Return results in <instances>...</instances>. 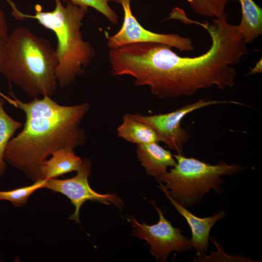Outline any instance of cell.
<instances>
[{"mask_svg": "<svg viewBox=\"0 0 262 262\" xmlns=\"http://www.w3.org/2000/svg\"><path fill=\"white\" fill-rule=\"evenodd\" d=\"M4 99L0 96V176L5 172L7 163L4 160V154L9 142L15 132L22 126V123L16 120L5 111Z\"/></svg>", "mask_w": 262, "mask_h": 262, "instance_id": "15", "label": "cell"}, {"mask_svg": "<svg viewBox=\"0 0 262 262\" xmlns=\"http://www.w3.org/2000/svg\"><path fill=\"white\" fill-rule=\"evenodd\" d=\"M136 152L147 175L156 178L166 173L168 167H174L177 164L170 151L157 142L137 145Z\"/></svg>", "mask_w": 262, "mask_h": 262, "instance_id": "11", "label": "cell"}, {"mask_svg": "<svg viewBox=\"0 0 262 262\" xmlns=\"http://www.w3.org/2000/svg\"><path fill=\"white\" fill-rule=\"evenodd\" d=\"M219 104H244L233 100L200 99L184 106L174 111L163 114L144 115L140 114H129L135 120L150 126L156 132L159 142H163L170 149L177 154L183 155V145L189 140V134L181 127L180 123L187 114L197 109Z\"/></svg>", "mask_w": 262, "mask_h": 262, "instance_id": "6", "label": "cell"}, {"mask_svg": "<svg viewBox=\"0 0 262 262\" xmlns=\"http://www.w3.org/2000/svg\"><path fill=\"white\" fill-rule=\"evenodd\" d=\"M91 160L86 158L75 176L66 179H48L45 188L60 193L70 199L75 211L69 218L80 223L79 213L82 205L87 200L98 201L107 205L111 203L121 207V199L114 194H100L90 186L88 177L91 174Z\"/></svg>", "mask_w": 262, "mask_h": 262, "instance_id": "9", "label": "cell"}, {"mask_svg": "<svg viewBox=\"0 0 262 262\" xmlns=\"http://www.w3.org/2000/svg\"><path fill=\"white\" fill-rule=\"evenodd\" d=\"M159 188L164 193L175 209L186 220L192 233L190 239L193 248L196 252L197 255H205L209 247L210 233L212 227L219 220L223 218L226 213L220 211L213 215L201 218L196 216L183 206L180 204L168 193L165 185L158 181Z\"/></svg>", "mask_w": 262, "mask_h": 262, "instance_id": "10", "label": "cell"}, {"mask_svg": "<svg viewBox=\"0 0 262 262\" xmlns=\"http://www.w3.org/2000/svg\"><path fill=\"white\" fill-rule=\"evenodd\" d=\"M1 9H0V11Z\"/></svg>", "mask_w": 262, "mask_h": 262, "instance_id": "22", "label": "cell"}, {"mask_svg": "<svg viewBox=\"0 0 262 262\" xmlns=\"http://www.w3.org/2000/svg\"><path fill=\"white\" fill-rule=\"evenodd\" d=\"M150 203L158 213V222L151 225L141 224L131 217L133 235L146 240L150 246L151 254L160 261H166L168 254L172 251L180 253L192 249L190 240L183 235L179 229L172 225L154 202Z\"/></svg>", "mask_w": 262, "mask_h": 262, "instance_id": "7", "label": "cell"}, {"mask_svg": "<svg viewBox=\"0 0 262 262\" xmlns=\"http://www.w3.org/2000/svg\"><path fill=\"white\" fill-rule=\"evenodd\" d=\"M196 14L220 18L227 14L225 8L227 0H186Z\"/></svg>", "mask_w": 262, "mask_h": 262, "instance_id": "17", "label": "cell"}, {"mask_svg": "<svg viewBox=\"0 0 262 262\" xmlns=\"http://www.w3.org/2000/svg\"><path fill=\"white\" fill-rule=\"evenodd\" d=\"M236 0L240 4L242 14L238 32L246 44L252 43L262 34V9L253 0Z\"/></svg>", "mask_w": 262, "mask_h": 262, "instance_id": "13", "label": "cell"}, {"mask_svg": "<svg viewBox=\"0 0 262 262\" xmlns=\"http://www.w3.org/2000/svg\"><path fill=\"white\" fill-rule=\"evenodd\" d=\"M53 10L44 11L40 5L35 6L33 15L19 11L11 1L12 14L18 19H36L45 28L54 33L57 39L55 53L58 65L55 72L57 83L62 88L72 84L77 77L84 72L95 55V49L84 40L81 27L88 8L61 0H54Z\"/></svg>", "mask_w": 262, "mask_h": 262, "instance_id": "3", "label": "cell"}, {"mask_svg": "<svg viewBox=\"0 0 262 262\" xmlns=\"http://www.w3.org/2000/svg\"><path fill=\"white\" fill-rule=\"evenodd\" d=\"M8 100L24 113L26 118L21 131L9 142L4 160L29 179H44L42 166L54 152L74 150L85 143L81 125L90 109L89 103L62 105L49 96L27 102Z\"/></svg>", "mask_w": 262, "mask_h": 262, "instance_id": "2", "label": "cell"}, {"mask_svg": "<svg viewBox=\"0 0 262 262\" xmlns=\"http://www.w3.org/2000/svg\"><path fill=\"white\" fill-rule=\"evenodd\" d=\"M58 61L49 41L18 26L9 34L2 73L10 83L33 98L55 94Z\"/></svg>", "mask_w": 262, "mask_h": 262, "instance_id": "4", "label": "cell"}, {"mask_svg": "<svg viewBox=\"0 0 262 262\" xmlns=\"http://www.w3.org/2000/svg\"><path fill=\"white\" fill-rule=\"evenodd\" d=\"M176 164L157 179L166 183L169 195L185 208L198 203L211 189L221 192V177L233 175L243 169L238 164L225 162L212 165L183 155H173Z\"/></svg>", "mask_w": 262, "mask_h": 262, "instance_id": "5", "label": "cell"}, {"mask_svg": "<svg viewBox=\"0 0 262 262\" xmlns=\"http://www.w3.org/2000/svg\"><path fill=\"white\" fill-rule=\"evenodd\" d=\"M228 17L215 18L211 23L191 20L207 31L212 41L209 49L197 56H180L162 43L129 45L124 56V73L135 79V86H147L162 99L191 96L212 87H233L237 73L232 66L239 63L248 49L237 25L229 23Z\"/></svg>", "mask_w": 262, "mask_h": 262, "instance_id": "1", "label": "cell"}, {"mask_svg": "<svg viewBox=\"0 0 262 262\" xmlns=\"http://www.w3.org/2000/svg\"><path fill=\"white\" fill-rule=\"evenodd\" d=\"M48 179L38 180L32 185L8 191H0V200H7L16 207H21L27 203L28 198L35 191L45 188Z\"/></svg>", "mask_w": 262, "mask_h": 262, "instance_id": "16", "label": "cell"}, {"mask_svg": "<svg viewBox=\"0 0 262 262\" xmlns=\"http://www.w3.org/2000/svg\"><path fill=\"white\" fill-rule=\"evenodd\" d=\"M116 2L121 4L124 17L120 30L107 38V46L110 49L141 42L164 44L183 51L195 49L191 39L188 37L181 36L177 33H154L144 28L132 14L131 0H116Z\"/></svg>", "mask_w": 262, "mask_h": 262, "instance_id": "8", "label": "cell"}, {"mask_svg": "<svg viewBox=\"0 0 262 262\" xmlns=\"http://www.w3.org/2000/svg\"><path fill=\"white\" fill-rule=\"evenodd\" d=\"M70 1L72 3L86 8L91 7L105 16L114 25L118 24V16L110 7L109 2H116V0H61Z\"/></svg>", "mask_w": 262, "mask_h": 262, "instance_id": "18", "label": "cell"}, {"mask_svg": "<svg viewBox=\"0 0 262 262\" xmlns=\"http://www.w3.org/2000/svg\"><path fill=\"white\" fill-rule=\"evenodd\" d=\"M43 163L41 171L44 178H56L67 173L78 171L82 161L73 150L62 148L54 152Z\"/></svg>", "mask_w": 262, "mask_h": 262, "instance_id": "12", "label": "cell"}, {"mask_svg": "<svg viewBox=\"0 0 262 262\" xmlns=\"http://www.w3.org/2000/svg\"><path fill=\"white\" fill-rule=\"evenodd\" d=\"M211 241L214 243L218 249L217 252H211V255L207 256L205 254L198 256L194 258V261H237V262H252L250 259L235 256H228L224 252L222 246L217 243L213 238H211Z\"/></svg>", "mask_w": 262, "mask_h": 262, "instance_id": "19", "label": "cell"}, {"mask_svg": "<svg viewBox=\"0 0 262 262\" xmlns=\"http://www.w3.org/2000/svg\"><path fill=\"white\" fill-rule=\"evenodd\" d=\"M8 23L4 12L0 11V73H2V66L5 50L9 36Z\"/></svg>", "mask_w": 262, "mask_h": 262, "instance_id": "20", "label": "cell"}, {"mask_svg": "<svg viewBox=\"0 0 262 262\" xmlns=\"http://www.w3.org/2000/svg\"><path fill=\"white\" fill-rule=\"evenodd\" d=\"M117 135L137 145L159 142L156 131L149 125L135 120L129 114L124 115L122 123L117 127Z\"/></svg>", "mask_w": 262, "mask_h": 262, "instance_id": "14", "label": "cell"}, {"mask_svg": "<svg viewBox=\"0 0 262 262\" xmlns=\"http://www.w3.org/2000/svg\"><path fill=\"white\" fill-rule=\"evenodd\" d=\"M262 71V59L259 60L256 63L254 67L250 69V71L247 75H253L257 73H261Z\"/></svg>", "mask_w": 262, "mask_h": 262, "instance_id": "21", "label": "cell"}]
</instances>
